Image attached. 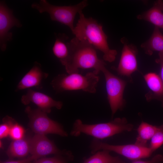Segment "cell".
<instances>
[{
    "mask_svg": "<svg viewBox=\"0 0 163 163\" xmlns=\"http://www.w3.org/2000/svg\"><path fill=\"white\" fill-rule=\"evenodd\" d=\"M10 125L9 136L13 140H18L24 138L25 130L24 128L18 124L12 117L7 116L3 119Z\"/></svg>",
    "mask_w": 163,
    "mask_h": 163,
    "instance_id": "44dd1931",
    "label": "cell"
},
{
    "mask_svg": "<svg viewBox=\"0 0 163 163\" xmlns=\"http://www.w3.org/2000/svg\"><path fill=\"white\" fill-rule=\"evenodd\" d=\"M35 159L30 155L27 157L18 160H9L5 161H1L0 163H33Z\"/></svg>",
    "mask_w": 163,
    "mask_h": 163,
    "instance_id": "484cf974",
    "label": "cell"
},
{
    "mask_svg": "<svg viewBox=\"0 0 163 163\" xmlns=\"http://www.w3.org/2000/svg\"><path fill=\"white\" fill-rule=\"evenodd\" d=\"M139 19L144 20L153 24L158 28L163 29V2L157 0L153 6L144 13L137 16Z\"/></svg>",
    "mask_w": 163,
    "mask_h": 163,
    "instance_id": "9a60e30c",
    "label": "cell"
},
{
    "mask_svg": "<svg viewBox=\"0 0 163 163\" xmlns=\"http://www.w3.org/2000/svg\"><path fill=\"white\" fill-rule=\"evenodd\" d=\"M90 147L91 153L94 154L101 150L113 151L131 160H136L148 158L153 152L149 147H144L136 144L123 145H114L102 142L94 139Z\"/></svg>",
    "mask_w": 163,
    "mask_h": 163,
    "instance_id": "52a82bcc",
    "label": "cell"
},
{
    "mask_svg": "<svg viewBox=\"0 0 163 163\" xmlns=\"http://www.w3.org/2000/svg\"><path fill=\"white\" fill-rule=\"evenodd\" d=\"M79 14V19L72 32L75 37L79 40L87 41L96 49L102 52L104 60L109 62L113 61L117 52L110 48L107 37L101 25L91 17L86 18L82 12Z\"/></svg>",
    "mask_w": 163,
    "mask_h": 163,
    "instance_id": "7a4b0ae2",
    "label": "cell"
},
{
    "mask_svg": "<svg viewBox=\"0 0 163 163\" xmlns=\"http://www.w3.org/2000/svg\"><path fill=\"white\" fill-rule=\"evenodd\" d=\"M133 128V125L128 123L125 118H117L109 122L94 124L83 123L78 119L75 121L70 135L78 136L84 133L102 139L124 131H130Z\"/></svg>",
    "mask_w": 163,
    "mask_h": 163,
    "instance_id": "3957f363",
    "label": "cell"
},
{
    "mask_svg": "<svg viewBox=\"0 0 163 163\" xmlns=\"http://www.w3.org/2000/svg\"><path fill=\"white\" fill-rule=\"evenodd\" d=\"M99 77L93 72L83 75L78 73L59 74L52 81L51 84L57 92L82 90L89 93L96 92Z\"/></svg>",
    "mask_w": 163,
    "mask_h": 163,
    "instance_id": "277c9868",
    "label": "cell"
},
{
    "mask_svg": "<svg viewBox=\"0 0 163 163\" xmlns=\"http://www.w3.org/2000/svg\"><path fill=\"white\" fill-rule=\"evenodd\" d=\"M48 74L42 70L40 64L36 62L32 68L24 76L17 86L16 91L35 87L42 88L41 82L46 78Z\"/></svg>",
    "mask_w": 163,
    "mask_h": 163,
    "instance_id": "4fadbf2b",
    "label": "cell"
},
{
    "mask_svg": "<svg viewBox=\"0 0 163 163\" xmlns=\"http://www.w3.org/2000/svg\"><path fill=\"white\" fill-rule=\"evenodd\" d=\"M158 127L142 121L137 129L138 135L135 144L141 146L147 147L148 141L151 139Z\"/></svg>",
    "mask_w": 163,
    "mask_h": 163,
    "instance_id": "ac0fdd59",
    "label": "cell"
},
{
    "mask_svg": "<svg viewBox=\"0 0 163 163\" xmlns=\"http://www.w3.org/2000/svg\"><path fill=\"white\" fill-rule=\"evenodd\" d=\"M68 56L60 60L68 74L78 73V69L93 68L97 75L105 67V63L98 57L96 49L87 41L75 37L67 43Z\"/></svg>",
    "mask_w": 163,
    "mask_h": 163,
    "instance_id": "6da1fadb",
    "label": "cell"
},
{
    "mask_svg": "<svg viewBox=\"0 0 163 163\" xmlns=\"http://www.w3.org/2000/svg\"><path fill=\"white\" fill-rule=\"evenodd\" d=\"M101 72L105 78L107 98L113 116L118 110H121L123 107V94L126 83L124 81L111 73L105 67Z\"/></svg>",
    "mask_w": 163,
    "mask_h": 163,
    "instance_id": "ba28073f",
    "label": "cell"
},
{
    "mask_svg": "<svg viewBox=\"0 0 163 163\" xmlns=\"http://www.w3.org/2000/svg\"><path fill=\"white\" fill-rule=\"evenodd\" d=\"M14 26L20 27L22 25L14 16L12 11L9 9L3 1L0 3V47L5 51L7 43L12 39V34L9 30Z\"/></svg>",
    "mask_w": 163,
    "mask_h": 163,
    "instance_id": "30bf717a",
    "label": "cell"
},
{
    "mask_svg": "<svg viewBox=\"0 0 163 163\" xmlns=\"http://www.w3.org/2000/svg\"><path fill=\"white\" fill-rule=\"evenodd\" d=\"M163 144V124L158 129L151 139L149 148L153 152Z\"/></svg>",
    "mask_w": 163,
    "mask_h": 163,
    "instance_id": "603a6c76",
    "label": "cell"
},
{
    "mask_svg": "<svg viewBox=\"0 0 163 163\" xmlns=\"http://www.w3.org/2000/svg\"><path fill=\"white\" fill-rule=\"evenodd\" d=\"M68 37L64 34L58 35L52 48L54 55L59 60L66 58L69 53V50L67 43L65 41Z\"/></svg>",
    "mask_w": 163,
    "mask_h": 163,
    "instance_id": "ffe728a7",
    "label": "cell"
},
{
    "mask_svg": "<svg viewBox=\"0 0 163 163\" xmlns=\"http://www.w3.org/2000/svg\"><path fill=\"white\" fill-rule=\"evenodd\" d=\"M109 151H99L86 159L83 163H125L118 157L111 156Z\"/></svg>",
    "mask_w": 163,
    "mask_h": 163,
    "instance_id": "d6986e66",
    "label": "cell"
},
{
    "mask_svg": "<svg viewBox=\"0 0 163 163\" xmlns=\"http://www.w3.org/2000/svg\"><path fill=\"white\" fill-rule=\"evenodd\" d=\"M132 163H163V156L161 154H158L150 160L143 161L136 160Z\"/></svg>",
    "mask_w": 163,
    "mask_h": 163,
    "instance_id": "d4e9b609",
    "label": "cell"
},
{
    "mask_svg": "<svg viewBox=\"0 0 163 163\" xmlns=\"http://www.w3.org/2000/svg\"><path fill=\"white\" fill-rule=\"evenodd\" d=\"M137 49L132 45L124 44L118 66L116 70L120 75L129 76L137 69Z\"/></svg>",
    "mask_w": 163,
    "mask_h": 163,
    "instance_id": "7c38bea8",
    "label": "cell"
},
{
    "mask_svg": "<svg viewBox=\"0 0 163 163\" xmlns=\"http://www.w3.org/2000/svg\"><path fill=\"white\" fill-rule=\"evenodd\" d=\"M21 101L25 105L32 102L38 106V108L47 113H50L52 108L55 107L59 110L63 105L62 102L55 100L47 95L30 88L22 96Z\"/></svg>",
    "mask_w": 163,
    "mask_h": 163,
    "instance_id": "8fae6325",
    "label": "cell"
},
{
    "mask_svg": "<svg viewBox=\"0 0 163 163\" xmlns=\"http://www.w3.org/2000/svg\"><path fill=\"white\" fill-rule=\"evenodd\" d=\"M88 5V1L86 0L75 5L63 6L53 5L46 0H41L39 3L32 4L31 7L40 13H48L52 21L59 22L68 26L72 32L75 27L73 24L76 14L82 12Z\"/></svg>",
    "mask_w": 163,
    "mask_h": 163,
    "instance_id": "5b68a950",
    "label": "cell"
},
{
    "mask_svg": "<svg viewBox=\"0 0 163 163\" xmlns=\"http://www.w3.org/2000/svg\"><path fill=\"white\" fill-rule=\"evenodd\" d=\"M158 55L159 58L156 60V62L160 65V72L159 75L163 82V51L159 52Z\"/></svg>",
    "mask_w": 163,
    "mask_h": 163,
    "instance_id": "4316f807",
    "label": "cell"
},
{
    "mask_svg": "<svg viewBox=\"0 0 163 163\" xmlns=\"http://www.w3.org/2000/svg\"><path fill=\"white\" fill-rule=\"evenodd\" d=\"M141 47L145 53L151 55L154 51H163V35L157 27H155L152 34L146 42L143 43Z\"/></svg>",
    "mask_w": 163,
    "mask_h": 163,
    "instance_id": "e0dca14e",
    "label": "cell"
},
{
    "mask_svg": "<svg viewBox=\"0 0 163 163\" xmlns=\"http://www.w3.org/2000/svg\"><path fill=\"white\" fill-rule=\"evenodd\" d=\"M73 158L72 155H55L53 157H45L37 159L33 163H67L68 160H72Z\"/></svg>",
    "mask_w": 163,
    "mask_h": 163,
    "instance_id": "7402d4cb",
    "label": "cell"
},
{
    "mask_svg": "<svg viewBox=\"0 0 163 163\" xmlns=\"http://www.w3.org/2000/svg\"><path fill=\"white\" fill-rule=\"evenodd\" d=\"M25 111L29 120V126L36 134L44 135L53 134L62 137L68 136L67 133L62 125L50 119L47 113L39 109H32L27 106Z\"/></svg>",
    "mask_w": 163,
    "mask_h": 163,
    "instance_id": "8992f818",
    "label": "cell"
},
{
    "mask_svg": "<svg viewBox=\"0 0 163 163\" xmlns=\"http://www.w3.org/2000/svg\"><path fill=\"white\" fill-rule=\"evenodd\" d=\"M30 155L35 160L51 154L71 155L67 151H61L44 135L36 134L30 138Z\"/></svg>",
    "mask_w": 163,
    "mask_h": 163,
    "instance_id": "9c48e42d",
    "label": "cell"
},
{
    "mask_svg": "<svg viewBox=\"0 0 163 163\" xmlns=\"http://www.w3.org/2000/svg\"><path fill=\"white\" fill-rule=\"evenodd\" d=\"M30 152V139L23 138L13 140L11 143L6 152L9 160L15 158H25Z\"/></svg>",
    "mask_w": 163,
    "mask_h": 163,
    "instance_id": "5bb4252c",
    "label": "cell"
},
{
    "mask_svg": "<svg viewBox=\"0 0 163 163\" xmlns=\"http://www.w3.org/2000/svg\"><path fill=\"white\" fill-rule=\"evenodd\" d=\"M145 82L152 93L150 98H155L162 102L163 105V82L159 75L154 72H150L144 76Z\"/></svg>",
    "mask_w": 163,
    "mask_h": 163,
    "instance_id": "2e32d148",
    "label": "cell"
},
{
    "mask_svg": "<svg viewBox=\"0 0 163 163\" xmlns=\"http://www.w3.org/2000/svg\"><path fill=\"white\" fill-rule=\"evenodd\" d=\"M3 123L0 125V138L6 137L9 135L10 125L6 121L3 120Z\"/></svg>",
    "mask_w": 163,
    "mask_h": 163,
    "instance_id": "cb8c5ba5",
    "label": "cell"
}]
</instances>
